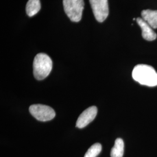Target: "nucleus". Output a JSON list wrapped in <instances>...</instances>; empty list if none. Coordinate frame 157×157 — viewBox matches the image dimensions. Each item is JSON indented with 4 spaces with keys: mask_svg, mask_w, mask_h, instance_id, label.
I'll list each match as a JSON object with an SVG mask.
<instances>
[{
    "mask_svg": "<svg viewBox=\"0 0 157 157\" xmlns=\"http://www.w3.org/2000/svg\"><path fill=\"white\" fill-rule=\"evenodd\" d=\"M132 78L141 85L148 87L157 86V72L154 67L148 65H136L132 71Z\"/></svg>",
    "mask_w": 157,
    "mask_h": 157,
    "instance_id": "nucleus-1",
    "label": "nucleus"
},
{
    "mask_svg": "<svg viewBox=\"0 0 157 157\" xmlns=\"http://www.w3.org/2000/svg\"><path fill=\"white\" fill-rule=\"evenodd\" d=\"M52 68L50 57L44 53H39L35 56L33 61V75L38 80L47 78Z\"/></svg>",
    "mask_w": 157,
    "mask_h": 157,
    "instance_id": "nucleus-2",
    "label": "nucleus"
},
{
    "mask_svg": "<svg viewBox=\"0 0 157 157\" xmlns=\"http://www.w3.org/2000/svg\"><path fill=\"white\" fill-rule=\"evenodd\" d=\"M63 8L65 13L74 22H78L82 17L84 9L83 0H63Z\"/></svg>",
    "mask_w": 157,
    "mask_h": 157,
    "instance_id": "nucleus-3",
    "label": "nucleus"
},
{
    "mask_svg": "<svg viewBox=\"0 0 157 157\" xmlns=\"http://www.w3.org/2000/svg\"><path fill=\"white\" fill-rule=\"evenodd\" d=\"M29 111L37 120L42 122L49 121L56 117V112L51 107L43 104L32 105Z\"/></svg>",
    "mask_w": 157,
    "mask_h": 157,
    "instance_id": "nucleus-4",
    "label": "nucleus"
},
{
    "mask_svg": "<svg viewBox=\"0 0 157 157\" xmlns=\"http://www.w3.org/2000/svg\"><path fill=\"white\" fill-rule=\"evenodd\" d=\"M94 15L99 22H104L109 15L108 0H89Z\"/></svg>",
    "mask_w": 157,
    "mask_h": 157,
    "instance_id": "nucleus-5",
    "label": "nucleus"
},
{
    "mask_svg": "<svg viewBox=\"0 0 157 157\" xmlns=\"http://www.w3.org/2000/svg\"><path fill=\"white\" fill-rule=\"evenodd\" d=\"M97 108L95 106L89 107L82 112L76 122V127L82 129L87 126L94 119L97 114Z\"/></svg>",
    "mask_w": 157,
    "mask_h": 157,
    "instance_id": "nucleus-6",
    "label": "nucleus"
},
{
    "mask_svg": "<svg viewBox=\"0 0 157 157\" xmlns=\"http://www.w3.org/2000/svg\"><path fill=\"white\" fill-rule=\"evenodd\" d=\"M136 21L141 29L142 36L144 39L147 41H153L157 39V34L154 32L151 27L142 19V17L137 18Z\"/></svg>",
    "mask_w": 157,
    "mask_h": 157,
    "instance_id": "nucleus-7",
    "label": "nucleus"
},
{
    "mask_svg": "<svg viewBox=\"0 0 157 157\" xmlns=\"http://www.w3.org/2000/svg\"><path fill=\"white\" fill-rule=\"evenodd\" d=\"M142 19L152 28H157V11L146 10L141 12Z\"/></svg>",
    "mask_w": 157,
    "mask_h": 157,
    "instance_id": "nucleus-8",
    "label": "nucleus"
},
{
    "mask_svg": "<svg viewBox=\"0 0 157 157\" xmlns=\"http://www.w3.org/2000/svg\"><path fill=\"white\" fill-rule=\"evenodd\" d=\"M41 9L40 0H29L27 2L26 11L29 17H32L36 15Z\"/></svg>",
    "mask_w": 157,
    "mask_h": 157,
    "instance_id": "nucleus-9",
    "label": "nucleus"
},
{
    "mask_svg": "<svg viewBox=\"0 0 157 157\" xmlns=\"http://www.w3.org/2000/svg\"><path fill=\"white\" fill-rule=\"evenodd\" d=\"M124 154V140L121 138H118L115 140L114 146L111 150V157H123Z\"/></svg>",
    "mask_w": 157,
    "mask_h": 157,
    "instance_id": "nucleus-10",
    "label": "nucleus"
},
{
    "mask_svg": "<svg viewBox=\"0 0 157 157\" xmlns=\"http://www.w3.org/2000/svg\"><path fill=\"white\" fill-rule=\"evenodd\" d=\"M102 146L100 143H95L91 146L85 154L84 157H96L101 152Z\"/></svg>",
    "mask_w": 157,
    "mask_h": 157,
    "instance_id": "nucleus-11",
    "label": "nucleus"
}]
</instances>
